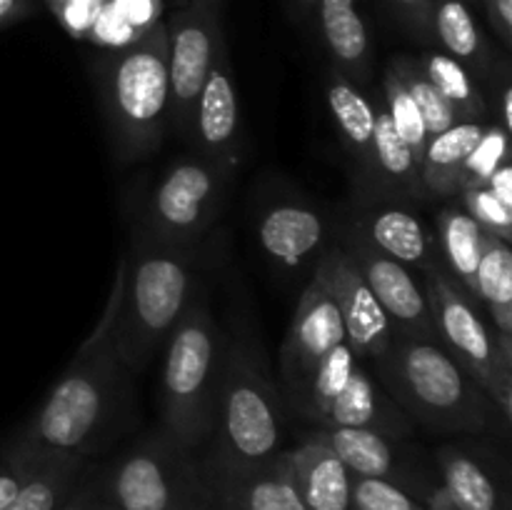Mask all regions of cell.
Here are the masks:
<instances>
[{"label": "cell", "instance_id": "obj_1", "mask_svg": "<svg viewBox=\"0 0 512 510\" xmlns=\"http://www.w3.org/2000/svg\"><path fill=\"white\" fill-rule=\"evenodd\" d=\"M125 288V258L115 273L113 290L93 333L50 388L18 440L43 455H80L88 458L108 440L125 395V375L115 345L120 300Z\"/></svg>", "mask_w": 512, "mask_h": 510}, {"label": "cell", "instance_id": "obj_2", "mask_svg": "<svg viewBox=\"0 0 512 510\" xmlns=\"http://www.w3.org/2000/svg\"><path fill=\"white\" fill-rule=\"evenodd\" d=\"M200 258V245H168L133 233L115 323V345L128 373L148 368L193 303Z\"/></svg>", "mask_w": 512, "mask_h": 510}, {"label": "cell", "instance_id": "obj_3", "mask_svg": "<svg viewBox=\"0 0 512 510\" xmlns=\"http://www.w3.org/2000/svg\"><path fill=\"white\" fill-rule=\"evenodd\" d=\"M373 375L413 423L438 433H483L493 400L440 340L395 335Z\"/></svg>", "mask_w": 512, "mask_h": 510}, {"label": "cell", "instance_id": "obj_4", "mask_svg": "<svg viewBox=\"0 0 512 510\" xmlns=\"http://www.w3.org/2000/svg\"><path fill=\"white\" fill-rule=\"evenodd\" d=\"M95 80L115 158L133 163L158 150L170 128L168 35L163 20L125 48L100 55Z\"/></svg>", "mask_w": 512, "mask_h": 510}, {"label": "cell", "instance_id": "obj_5", "mask_svg": "<svg viewBox=\"0 0 512 510\" xmlns=\"http://www.w3.org/2000/svg\"><path fill=\"white\" fill-rule=\"evenodd\" d=\"M283 420V398L263 348L250 330H238L225 345L218 413L200 463L210 470H233L273 458L283 450Z\"/></svg>", "mask_w": 512, "mask_h": 510}, {"label": "cell", "instance_id": "obj_6", "mask_svg": "<svg viewBox=\"0 0 512 510\" xmlns=\"http://www.w3.org/2000/svg\"><path fill=\"white\" fill-rule=\"evenodd\" d=\"M228 338L198 290L163 345L160 370V433L188 450L208 443L218 413Z\"/></svg>", "mask_w": 512, "mask_h": 510}, {"label": "cell", "instance_id": "obj_7", "mask_svg": "<svg viewBox=\"0 0 512 510\" xmlns=\"http://www.w3.org/2000/svg\"><path fill=\"white\" fill-rule=\"evenodd\" d=\"M93 480L115 510H215L200 458L160 430L110 460Z\"/></svg>", "mask_w": 512, "mask_h": 510}, {"label": "cell", "instance_id": "obj_8", "mask_svg": "<svg viewBox=\"0 0 512 510\" xmlns=\"http://www.w3.org/2000/svg\"><path fill=\"white\" fill-rule=\"evenodd\" d=\"M238 170L193 153L173 160L135 210V235L168 245H200L220 218Z\"/></svg>", "mask_w": 512, "mask_h": 510}, {"label": "cell", "instance_id": "obj_9", "mask_svg": "<svg viewBox=\"0 0 512 510\" xmlns=\"http://www.w3.org/2000/svg\"><path fill=\"white\" fill-rule=\"evenodd\" d=\"M163 23L168 35L170 128L180 138H188L195 100L203 90L220 45H225L220 3L178 5Z\"/></svg>", "mask_w": 512, "mask_h": 510}, {"label": "cell", "instance_id": "obj_10", "mask_svg": "<svg viewBox=\"0 0 512 510\" xmlns=\"http://www.w3.org/2000/svg\"><path fill=\"white\" fill-rule=\"evenodd\" d=\"M308 438L328 445L353 475L385 480L430 510H450L440 478H433L405 448L408 438H390L363 428H315Z\"/></svg>", "mask_w": 512, "mask_h": 510}, {"label": "cell", "instance_id": "obj_11", "mask_svg": "<svg viewBox=\"0 0 512 510\" xmlns=\"http://www.w3.org/2000/svg\"><path fill=\"white\" fill-rule=\"evenodd\" d=\"M345 338L338 308L310 275L280 345V398L300 418L328 350Z\"/></svg>", "mask_w": 512, "mask_h": 510}, {"label": "cell", "instance_id": "obj_12", "mask_svg": "<svg viewBox=\"0 0 512 510\" xmlns=\"http://www.w3.org/2000/svg\"><path fill=\"white\" fill-rule=\"evenodd\" d=\"M310 275L323 285L338 308L353 353L360 363L373 368L393 343L395 330L348 250L340 243H330Z\"/></svg>", "mask_w": 512, "mask_h": 510}, {"label": "cell", "instance_id": "obj_13", "mask_svg": "<svg viewBox=\"0 0 512 510\" xmlns=\"http://www.w3.org/2000/svg\"><path fill=\"white\" fill-rule=\"evenodd\" d=\"M423 275V290L428 295L438 340L488 393L495 365V335L483 318V308L445 273L440 263Z\"/></svg>", "mask_w": 512, "mask_h": 510}, {"label": "cell", "instance_id": "obj_14", "mask_svg": "<svg viewBox=\"0 0 512 510\" xmlns=\"http://www.w3.org/2000/svg\"><path fill=\"white\" fill-rule=\"evenodd\" d=\"M255 240L265 258L283 273H313L315 263L333 238L328 215L303 195H273L255 218Z\"/></svg>", "mask_w": 512, "mask_h": 510}, {"label": "cell", "instance_id": "obj_15", "mask_svg": "<svg viewBox=\"0 0 512 510\" xmlns=\"http://www.w3.org/2000/svg\"><path fill=\"white\" fill-rule=\"evenodd\" d=\"M340 245L348 250L353 263L358 265L360 275L378 298L380 308L388 315L395 335L438 340L428 295H425L423 285L415 280L413 270L408 265L385 255L383 250H378L373 243H368V240L360 238L358 233L348 228L340 235Z\"/></svg>", "mask_w": 512, "mask_h": 510}, {"label": "cell", "instance_id": "obj_16", "mask_svg": "<svg viewBox=\"0 0 512 510\" xmlns=\"http://www.w3.org/2000/svg\"><path fill=\"white\" fill-rule=\"evenodd\" d=\"M188 140L195 153L233 170H238L243 160V118L228 45H220L213 68L195 100Z\"/></svg>", "mask_w": 512, "mask_h": 510}, {"label": "cell", "instance_id": "obj_17", "mask_svg": "<svg viewBox=\"0 0 512 510\" xmlns=\"http://www.w3.org/2000/svg\"><path fill=\"white\" fill-rule=\"evenodd\" d=\"M348 230L358 233L385 255L410 270H430L440 263L438 243L428 225L400 200L363 198V205L350 218Z\"/></svg>", "mask_w": 512, "mask_h": 510}, {"label": "cell", "instance_id": "obj_18", "mask_svg": "<svg viewBox=\"0 0 512 510\" xmlns=\"http://www.w3.org/2000/svg\"><path fill=\"white\" fill-rule=\"evenodd\" d=\"M203 470L215 510H308L295 485L288 450L248 468Z\"/></svg>", "mask_w": 512, "mask_h": 510}, {"label": "cell", "instance_id": "obj_19", "mask_svg": "<svg viewBox=\"0 0 512 510\" xmlns=\"http://www.w3.org/2000/svg\"><path fill=\"white\" fill-rule=\"evenodd\" d=\"M428 45L450 55L473 73L480 88H498L510 70L508 58H498L468 0H433L428 15Z\"/></svg>", "mask_w": 512, "mask_h": 510}, {"label": "cell", "instance_id": "obj_20", "mask_svg": "<svg viewBox=\"0 0 512 510\" xmlns=\"http://www.w3.org/2000/svg\"><path fill=\"white\" fill-rule=\"evenodd\" d=\"M318 428H363L390 438H408L413 420L385 393L383 385L365 363H355L340 393L325 405Z\"/></svg>", "mask_w": 512, "mask_h": 510}, {"label": "cell", "instance_id": "obj_21", "mask_svg": "<svg viewBox=\"0 0 512 510\" xmlns=\"http://www.w3.org/2000/svg\"><path fill=\"white\" fill-rule=\"evenodd\" d=\"M313 25L318 28L330 68L368 90L373 85L375 45L363 3L360 0H320Z\"/></svg>", "mask_w": 512, "mask_h": 510}, {"label": "cell", "instance_id": "obj_22", "mask_svg": "<svg viewBox=\"0 0 512 510\" xmlns=\"http://www.w3.org/2000/svg\"><path fill=\"white\" fill-rule=\"evenodd\" d=\"M325 103H328L333 123L338 128L340 143L345 145L355 170H358V185L363 190V198H378L373 160L375 108L370 93L330 68L325 75Z\"/></svg>", "mask_w": 512, "mask_h": 510}, {"label": "cell", "instance_id": "obj_23", "mask_svg": "<svg viewBox=\"0 0 512 510\" xmlns=\"http://www.w3.org/2000/svg\"><path fill=\"white\" fill-rule=\"evenodd\" d=\"M438 470L450 510H512L508 475L478 450L440 448Z\"/></svg>", "mask_w": 512, "mask_h": 510}, {"label": "cell", "instance_id": "obj_24", "mask_svg": "<svg viewBox=\"0 0 512 510\" xmlns=\"http://www.w3.org/2000/svg\"><path fill=\"white\" fill-rule=\"evenodd\" d=\"M375 108V135H373V160L375 178H378V198L393 200H423L428 198L420 175V163L413 150L408 148L390 120L388 108L383 103L380 88L370 93Z\"/></svg>", "mask_w": 512, "mask_h": 510}, {"label": "cell", "instance_id": "obj_25", "mask_svg": "<svg viewBox=\"0 0 512 510\" xmlns=\"http://www.w3.org/2000/svg\"><path fill=\"white\" fill-rule=\"evenodd\" d=\"M295 485L308 510H350V470L343 460L313 438L288 450Z\"/></svg>", "mask_w": 512, "mask_h": 510}, {"label": "cell", "instance_id": "obj_26", "mask_svg": "<svg viewBox=\"0 0 512 510\" xmlns=\"http://www.w3.org/2000/svg\"><path fill=\"white\" fill-rule=\"evenodd\" d=\"M480 120H458L448 130L430 135L420 160V175L428 198H455L460 190V173L483 135Z\"/></svg>", "mask_w": 512, "mask_h": 510}, {"label": "cell", "instance_id": "obj_27", "mask_svg": "<svg viewBox=\"0 0 512 510\" xmlns=\"http://www.w3.org/2000/svg\"><path fill=\"white\" fill-rule=\"evenodd\" d=\"M483 240L485 230L465 213L460 203L445 205L438 213L435 243H438L440 265L470 298H475V273L483 255Z\"/></svg>", "mask_w": 512, "mask_h": 510}, {"label": "cell", "instance_id": "obj_28", "mask_svg": "<svg viewBox=\"0 0 512 510\" xmlns=\"http://www.w3.org/2000/svg\"><path fill=\"white\" fill-rule=\"evenodd\" d=\"M475 298L490 315L495 333L512 335V250L510 243L488 233L475 273Z\"/></svg>", "mask_w": 512, "mask_h": 510}, {"label": "cell", "instance_id": "obj_29", "mask_svg": "<svg viewBox=\"0 0 512 510\" xmlns=\"http://www.w3.org/2000/svg\"><path fill=\"white\" fill-rule=\"evenodd\" d=\"M418 63L430 78V83L453 105L460 120H480L483 115L490 113L485 90L480 88L478 80L473 78V73L463 63H458L455 58H450V55L440 53L435 48H428L425 53H420Z\"/></svg>", "mask_w": 512, "mask_h": 510}, {"label": "cell", "instance_id": "obj_30", "mask_svg": "<svg viewBox=\"0 0 512 510\" xmlns=\"http://www.w3.org/2000/svg\"><path fill=\"white\" fill-rule=\"evenodd\" d=\"M83 468L85 458L80 455H48L3 510H55Z\"/></svg>", "mask_w": 512, "mask_h": 510}, {"label": "cell", "instance_id": "obj_31", "mask_svg": "<svg viewBox=\"0 0 512 510\" xmlns=\"http://www.w3.org/2000/svg\"><path fill=\"white\" fill-rule=\"evenodd\" d=\"M388 68L393 70L400 78V83L405 85V90L410 93L413 103L418 105L420 115L425 120V128L428 135H438L443 130H448L450 125L458 123V113L453 110V105L440 95V90L430 83V78L425 75V70L420 68L418 58L413 55H395L388 63Z\"/></svg>", "mask_w": 512, "mask_h": 510}, {"label": "cell", "instance_id": "obj_32", "mask_svg": "<svg viewBox=\"0 0 512 510\" xmlns=\"http://www.w3.org/2000/svg\"><path fill=\"white\" fill-rule=\"evenodd\" d=\"M380 95H383V103L388 108L390 120H393L395 130L400 133V138L408 143V148L413 150L415 160H423L425 145H428L430 135L425 128V120L420 115L418 105L413 103L410 93L405 90V85L400 83L398 75L390 68H385L383 80H380Z\"/></svg>", "mask_w": 512, "mask_h": 510}, {"label": "cell", "instance_id": "obj_33", "mask_svg": "<svg viewBox=\"0 0 512 510\" xmlns=\"http://www.w3.org/2000/svg\"><path fill=\"white\" fill-rule=\"evenodd\" d=\"M505 160H510V130L503 128L500 123L485 125L483 135H480L473 153L468 155V160H465L463 165V173H460V190L468 188V185L488 183L490 175H493Z\"/></svg>", "mask_w": 512, "mask_h": 510}, {"label": "cell", "instance_id": "obj_34", "mask_svg": "<svg viewBox=\"0 0 512 510\" xmlns=\"http://www.w3.org/2000/svg\"><path fill=\"white\" fill-rule=\"evenodd\" d=\"M460 205L465 208V213L480 225L488 235L510 243L512 238V208L505 205L493 190L485 183L480 185H468L458 193Z\"/></svg>", "mask_w": 512, "mask_h": 510}, {"label": "cell", "instance_id": "obj_35", "mask_svg": "<svg viewBox=\"0 0 512 510\" xmlns=\"http://www.w3.org/2000/svg\"><path fill=\"white\" fill-rule=\"evenodd\" d=\"M350 510H430L405 490L378 478L350 475Z\"/></svg>", "mask_w": 512, "mask_h": 510}, {"label": "cell", "instance_id": "obj_36", "mask_svg": "<svg viewBox=\"0 0 512 510\" xmlns=\"http://www.w3.org/2000/svg\"><path fill=\"white\" fill-rule=\"evenodd\" d=\"M45 458H48V455L35 453L28 445L20 443L18 438H15L13 445L0 455V510L18 495V490L25 485V480L40 468V463H43Z\"/></svg>", "mask_w": 512, "mask_h": 510}, {"label": "cell", "instance_id": "obj_37", "mask_svg": "<svg viewBox=\"0 0 512 510\" xmlns=\"http://www.w3.org/2000/svg\"><path fill=\"white\" fill-rule=\"evenodd\" d=\"M433 0H383L390 18L418 43L428 45V15Z\"/></svg>", "mask_w": 512, "mask_h": 510}, {"label": "cell", "instance_id": "obj_38", "mask_svg": "<svg viewBox=\"0 0 512 510\" xmlns=\"http://www.w3.org/2000/svg\"><path fill=\"white\" fill-rule=\"evenodd\" d=\"M55 510H115V508L108 503V498L100 493L95 480L78 478Z\"/></svg>", "mask_w": 512, "mask_h": 510}, {"label": "cell", "instance_id": "obj_39", "mask_svg": "<svg viewBox=\"0 0 512 510\" xmlns=\"http://www.w3.org/2000/svg\"><path fill=\"white\" fill-rule=\"evenodd\" d=\"M483 8L485 18H488L490 30H493L495 40L503 45L505 53L512 50V0H478Z\"/></svg>", "mask_w": 512, "mask_h": 510}, {"label": "cell", "instance_id": "obj_40", "mask_svg": "<svg viewBox=\"0 0 512 510\" xmlns=\"http://www.w3.org/2000/svg\"><path fill=\"white\" fill-rule=\"evenodd\" d=\"M38 8V0H0V30L30 18Z\"/></svg>", "mask_w": 512, "mask_h": 510}, {"label": "cell", "instance_id": "obj_41", "mask_svg": "<svg viewBox=\"0 0 512 510\" xmlns=\"http://www.w3.org/2000/svg\"><path fill=\"white\" fill-rule=\"evenodd\" d=\"M485 185H488V188L493 190V193L498 195L505 205H510L512 208V163L510 160H505V163L500 165L493 175H490L488 183Z\"/></svg>", "mask_w": 512, "mask_h": 510}, {"label": "cell", "instance_id": "obj_42", "mask_svg": "<svg viewBox=\"0 0 512 510\" xmlns=\"http://www.w3.org/2000/svg\"><path fill=\"white\" fill-rule=\"evenodd\" d=\"M320 0H288L290 15H293L298 23H313L315 10H318Z\"/></svg>", "mask_w": 512, "mask_h": 510}, {"label": "cell", "instance_id": "obj_43", "mask_svg": "<svg viewBox=\"0 0 512 510\" xmlns=\"http://www.w3.org/2000/svg\"><path fill=\"white\" fill-rule=\"evenodd\" d=\"M208 3H220V0H175V8H178V5H208Z\"/></svg>", "mask_w": 512, "mask_h": 510}, {"label": "cell", "instance_id": "obj_44", "mask_svg": "<svg viewBox=\"0 0 512 510\" xmlns=\"http://www.w3.org/2000/svg\"><path fill=\"white\" fill-rule=\"evenodd\" d=\"M468 3H470V5H478V0H468Z\"/></svg>", "mask_w": 512, "mask_h": 510}]
</instances>
